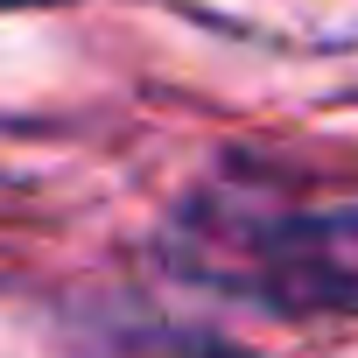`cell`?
<instances>
[{
    "label": "cell",
    "mask_w": 358,
    "mask_h": 358,
    "mask_svg": "<svg viewBox=\"0 0 358 358\" xmlns=\"http://www.w3.org/2000/svg\"><path fill=\"white\" fill-rule=\"evenodd\" d=\"M204 281L253 295L281 316H358V211H197L190 218Z\"/></svg>",
    "instance_id": "1"
},
{
    "label": "cell",
    "mask_w": 358,
    "mask_h": 358,
    "mask_svg": "<svg viewBox=\"0 0 358 358\" xmlns=\"http://www.w3.org/2000/svg\"><path fill=\"white\" fill-rule=\"evenodd\" d=\"M190 358H253V351H225V344H204V351H190Z\"/></svg>",
    "instance_id": "2"
},
{
    "label": "cell",
    "mask_w": 358,
    "mask_h": 358,
    "mask_svg": "<svg viewBox=\"0 0 358 358\" xmlns=\"http://www.w3.org/2000/svg\"><path fill=\"white\" fill-rule=\"evenodd\" d=\"M0 8H50V0H0Z\"/></svg>",
    "instance_id": "3"
}]
</instances>
